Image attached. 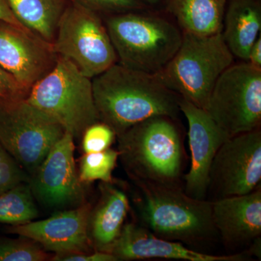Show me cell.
Instances as JSON below:
<instances>
[{
    "label": "cell",
    "instance_id": "6da1fadb",
    "mask_svg": "<svg viewBox=\"0 0 261 261\" xmlns=\"http://www.w3.org/2000/svg\"><path fill=\"white\" fill-rule=\"evenodd\" d=\"M99 121L121 135L151 117L177 119L180 97L158 75L116 63L92 80Z\"/></svg>",
    "mask_w": 261,
    "mask_h": 261
},
{
    "label": "cell",
    "instance_id": "7a4b0ae2",
    "mask_svg": "<svg viewBox=\"0 0 261 261\" xmlns=\"http://www.w3.org/2000/svg\"><path fill=\"white\" fill-rule=\"evenodd\" d=\"M176 121L151 117L117 136L118 159L132 181L181 187L186 152Z\"/></svg>",
    "mask_w": 261,
    "mask_h": 261
},
{
    "label": "cell",
    "instance_id": "3957f363",
    "mask_svg": "<svg viewBox=\"0 0 261 261\" xmlns=\"http://www.w3.org/2000/svg\"><path fill=\"white\" fill-rule=\"evenodd\" d=\"M134 183L140 193L137 206L140 224L156 236L198 251L217 238L211 200L194 198L181 187Z\"/></svg>",
    "mask_w": 261,
    "mask_h": 261
},
{
    "label": "cell",
    "instance_id": "277c9868",
    "mask_svg": "<svg viewBox=\"0 0 261 261\" xmlns=\"http://www.w3.org/2000/svg\"><path fill=\"white\" fill-rule=\"evenodd\" d=\"M233 58L221 33L202 36L182 32L177 51L156 75L180 97L205 109L216 82Z\"/></svg>",
    "mask_w": 261,
    "mask_h": 261
},
{
    "label": "cell",
    "instance_id": "5b68a950",
    "mask_svg": "<svg viewBox=\"0 0 261 261\" xmlns=\"http://www.w3.org/2000/svg\"><path fill=\"white\" fill-rule=\"evenodd\" d=\"M105 24L118 63L132 69L156 74L181 45V29L161 17L127 12L109 15Z\"/></svg>",
    "mask_w": 261,
    "mask_h": 261
},
{
    "label": "cell",
    "instance_id": "8992f818",
    "mask_svg": "<svg viewBox=\"0 0 261 261\" xmlns=\"http://www.w3.org/2000/svg\"><path fill=\"white\" fill-rule=\"evenodd\" d=\"M25 100L58 122L74 140L99 121L92 80L62 57L58 56L51 71L33 86Z\"/></svg>",
    "mask_w": 261,
    "mask_h": 261
},
{
    "label": "cell",
    "instance_id": "52a82bcc",
    "mask_svg": "<svg viewBox=\"0 0 261 261\" xmlns=\"http://www.w3.org/2000/svg\"><path fill=\"white\" fill-rule=\"evenodd\" d=\"M51 44L58 56L72 62L91 80L118 63L99 15L73 1L62 15Z\"/></svg>",
    "mask_w": 261,
    "mask_h": 261
},
{
    "label": "cell",
    "instance_id": "ba28073f",
    "mask_svg": "<svg viewBox=\"0 0 261 261\" xmlns=\"http://www.w3.org/2000/svg\"><path fill=\"white\" fill-rule=\"evenodd\" d=\"M205 111L228 137L260 128L261 69L232 64L215 84Z\"/></svg>",
    "mask_w": 261,
    "mask_h": 261
},
{
    "label": "cell",
    "instance_id": "9c48e42d",
    "mask_svg": "<svg viewBox=\"0 0 261 261\" xmlns=\"http://www.w3.org/2000/svg\"><path fill=\"white\" fill-rule=\"evenodd\" d=\"M65 132L58 122L27 100L0 111V142L29 174L35 172Z\"/></svg>",
    "mask_w": 261,
    "mask_h": 261
},
{
    "label": "cell",
    "instance_id": "30bf717a",
    "mask_svg": "<svg viewBox=\"0 0 261 261\" xmlns=\"http://www.w3.org/2000/svg\"><path fill=\"white\" fill-rule=\"evenodd\" d=\"M260 181V128L225 141L211 166L207 192L214 195L211 200L246 195Z\"/></svg>",
    "mask_w": 261,
    "mask_h": 261
},
{
    "label": "cell",
    "instance_id": "8fae6325",
    "mask_svg": "<svg viewBox=\"0 0 261 261\" xmlns=\"http://www.w3.org/2000/svg\"><path fill=\"white\" fill-rule=\"evenodd\" d=\"M74 150V138L65 132L30 177L33 195L43 205L51 208L68 209L85 202Z\"/></svg>",
    "mask_w": 261,
    "mask_h": 261
},
{
    "label": "cell",
    "instance_id": "7c38bea8",
    "mask_svg": "<svg viewBox=\"0 0 261 261\" xmlns=\"http://www.w3.org/2000/svg\"><path fill=\"white\" fill-rule=\"evenodd\" d=\"M58 57L53 44L32 31L0 20V66L25 88L49 73Z\"/></svg>",
    "mask_w": 261,
    "mask_h": 261
},
{
    "label": "cell",
    "instance_id": "4fadbf2b",
    "mask_svg": "<svg viewBox=\"0 0 261 261\" xmlns=\"http://www.w3.org/2000/svg\"><path fill=\"white\" fill-rule=\"evenodd\" d=\"M92 206L85 202L65 209L40 221L11 225L7 231L30 239L56 255L82 253L92 247L89 238V219Z\"/></svg>",
    "mask_w": 261,
    "mask_h": 261
},
{
    "label": "cell",
    "instance_id": "5bb4252c",
    "mask_svg": "<svg viewBox=\"0 0 261 261\" xmlns=\"http://www.w3.org/2000/svg\"><path fill=\"white\" fill-rule=\"evenodd\" d=\"M179 109L188 123L191 154L190 170L184 176V190L194 198L205 200L211 164L220 147L229 137L218 126L205 109L183 98L179 99Z\"/></svg>",
    "mask_w": 261,
    "mask_h": 261
},
{
    "label": "cell",
    "instance_id": "9a60e30c",
    "mask_svg": "<svg viewBox=\"0 0 261 261\" xmlns=\"http://www.w3.org/2000/svg\"><path fill=\"white\" fill-rule=\"evenodd\" d=\"M118 260L169 259L187 261H245L248 253L213 255L198 251L178 242L159 238L140 224L128 223L122 228L119 237L111 249Z\"/></svg>",
    "mask_w": 261,
    "mask_h": 261
},
{
    "label": "cell",
    "instance_id": "2e32d148",
    "mask_svg": "<svg viewBox=\"0 0 261 261\" xmlns=\"http://www.w3.org/2000/svg\"><path fill=\"white\" fill-rule=\"evenodd\" d=\"M211 201L215 227L226 246L250 245L261 237V185L246 195Z\"/></svg>",
    "mask_w": 261,
    "mask_h": 261
},
{
    "label": "cell",
    "instance_id": "e0dca14e",
    "mask_svg": "<svg viewBox=\"0 0 261 261\" xmlns=\"http://www.w3.org/2000/svg\"><path fill=\"white\" fill-rule=\"evenodd\" d=\"M100 196L97 205L91 210L89 219V238L96 251L111 252L125 224L130 209L126 192L113 182H101Z\"/></svg>",
    "mask_w": 261,
    "mask_h": 261
},
{
    "label": "cell",
    "instance_id": "ac0fdd59",
    "mask_svg": "<svg viewBox=\"0 0 261 261\" xmlns=\"http://www.w3.org/2000/svg\"><path fill=\"white\" fill-rule=\"evenodd\" d=\"M261 29L260 5L254 0H231L225 10L223 37L233 57L248 61Z\"/></svg>",
    "mask_w": 261,
    "mask_h": 261
},
{
    "label": "cell",
    "instance_id": "d6986e66",
    "mask_svg": "<svg viewBox=\"0 0 261 261\" xmlns=\"http://www.w3.org/2000/svg\"><path fill=\"white\" fill-rule=\"evenodd\" d=\"M182 32L207 36L222 32L228 0H166Z\"/></svg>",
    "mask_w": 261,
    "mask_h": 261
},
{
    "label": "cell",
    "instance_id": "ffe728a7",
    "mask_svg": "<svg viewBox=\"0 0 261 261\" xmlns=\"http://www.w3.org/2000/svg\"><path fill=\"white\" fill-rule=\"evenodd\" d=\"M15 17L24 27L53 44L67 0H9Z\"/></svg>",
    "mask_w": 261,
    "mask_h": 261
},
{
    "label": "cell",
    "instance_id": "44dd1931",
    "mask_svg": "<svg viewBox=\"0 0 261 261\" xmlns=\"http://www.w3.org/2000/svg\"><path fill=\"white\" fill-rule=\"evenodd\" d=\"M39 215L29 182H23L0 194V224L20 225Z\"/></svg>",
    "mask_w": 261,
    "mask_h": 261
},
{
    "label": "cell",
    "instance_id": "7402d4cb",
    "mask_svg": "<svg viewBox=\"0 0 261 261\" xmlns=\"http://www.w3.org/2000/svg\"><path fill=\"white\" fill-rule=\"evenodd\" d=\"M119 159L118 149L108 148L102 152L85 153L80 160L79 177L83 184L100 181H113V172Z\"/></svg>",
    "mask_w": 261,
    "mask_h": 261
},
{
    "label": "cell",
    "instance_id": "603a6c76",
    "mask_svg": "<svg viewBox=\"0 0 261 261\" xmlns=\"http://www.w3.org/2000/svg\"><path fill=\"white\" fill-rule=\"evenodd\" d=\"M20 238L0 242V261H44L53 258L39 244Z\"/></svg>",
    "mask_w": 261,
    "mask_h": 261
},
{
    "label": "cell",
    "instance_id": "cb8c5ba5",
    "mask_svg": "<svg viewBox=\"0 0 261 261\" xmlns=\"http://www.w3.org/2000/svg\"><path fill=\"white\" fill-rule=\"evenodd\" d=\"M82 137L84 153H91L111 148L116 140L117 135L109 125L99 121L84 130Z\"/></svg>",
    "mask_w": 261,
    "mask_h": 261
},
{
    "label": "cell",
    "instance_id": "d4e9b609",
    "mask_svg": "<svg viewBox=\"0 0 261 261\" xmlns=\"http://www.w3.org/2000/svg\"><path fill=\"white\" fill-rule=\"evenodd\" d=\"M29 181V173L19 166L0 142V194Z\"/></svg>",
    "mask_w": 261,
    "mask_h": 261
},
{
    "label": "cell",
    "instance_id": "484cf974",
    "mask_svg": "<svg viewBox=\"0 0 261 261\" xmlns=\"http://www.w3.org/2000/svg\"><path fill=\"white\" fill-rule=\"evenodd\" d=\"M29 89L22 85L11 73L0 66V111L28 97Z\"/></svg>",
    "mask_w": 261,
    "mask_h": 261
},
{
    "label": "cell",
    "instance_id": "4316f807",
    "mask_svg": "<svg viewBox=\"0 0 261 261\" xmlns=\"http://www.w3.org/2000/svg\"><path fill=\"white\" fill-rule=\"evenodd\" d=\"M94 13H109L111 15L142 9L138 0H73Z\"/></svg>",
    "mask_w": 261,
    "mask_h": 261
},
{
    "label": "cell",
    "instance_id": "83f0119b",
    "mask_svg": "<svg viewBox=\"0 0 261 261\" xmlns=\"http://www.w3.org/2000/svg\"><path fill=\"white\" fill-rule=\"evenodd\" d=\"M51 260L58 261H117L116 257L109 252L96 251L93 253L67 254L55 255Z\"/></svg>",
    "mask_w": 261,
    "mask_h": 261
},
{
    "label": "cell",
    "instance_id": "f1b7e54d",
    "mask_svg": "<svg viewBox=\"0 0 261 261\" xmlns=\"http://www.w3.org/2000/svg\"><path fill=\"white\" fill-rule=\"evenodd\" d=\"M0 20L15 24L19 27H24L12 11L9 0H0ZM27 28V27H25Z\"/></svg>",
    "mask_w": 261,
    "mask_h": 261
},
{
    "label": "cell",
    "instance_id": "f546056e",
    "mask_svg": "<svg viewBox=\"0 0 261 261\" xmlns=\"http://www.w3.org/2000/svg\"><path fill=\"white\" fill-rule=\"evenodd\" d=\"M248 63L261 69V37L260 34L252 44L249 53Z\"/></svg>",
    "mask_w": 261,
    "mask_h": 261
},
{
    "label": "cell",
    "instance_id": "4dcf8cb0",
    "mask_svg": "<svg viewBox=\"0 0 261 261\" xmlns=\"http://www.w3.org/2000/svg\"><path fill=\"white\" fill-rule=\"evenodd\" d=\"M260 238L261 237L254 240L252 243L250 244V248L247 251L250 255H255L259 258H260Z\"/></svg>",
    "mask_w": 261,
    "mask_h": 261
},
{
    "label": "cell",
    "instance_id": "1f68e13d",
    "mask_svg": "<svg viewBox=\"0 0 261 261\" xmlns=\"http://www.w3.org/2000/svg\"><path fill=\"white\" fill-rule=\"evenodd\" d=\"M143 1L147 2V3H150V4H154V3H158L159 0H143Z\"/></svg>",
    "mask_w": 261,
    "mask_h": 261
}]
</instances>
